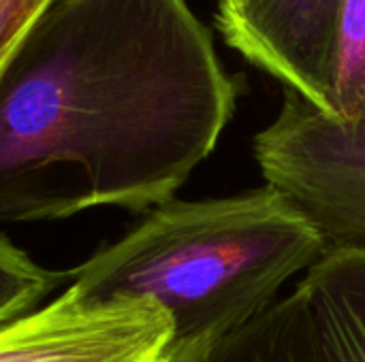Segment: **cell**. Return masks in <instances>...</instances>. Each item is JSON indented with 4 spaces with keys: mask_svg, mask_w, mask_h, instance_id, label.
Segmentation results:
<instances>
[{
    "mask_svg": "<svg viewBox=\"0 0 365 362\" xmlns=\"http://www.w3.org/2000/svg\"><path fill=\"white\" fill-rule=\"evenodd\" d=\"M244 87L186 0H51L0 77V224L175 198Z\"/></svg>",
    "mask_w": 365,
    "mask_h": 362,
    "instance_id": "cell-1",
    "label": "cell"
},
{
    "mask_svg": "<svg viewBox=\"0 0 365 362\" xmlns=\"http://www.w3.org/2000/svg\"><path fill=\"white\" fill-rule=\"evenodd\" d=\"M329 243L291 194L265 183L220 198H171L64 273L94 299L156 301L173 318L169 362H203L269 309Z\"/></svg>",
    "mask_w": 365,
    "mask_h": 362,
    "instance_id": "cell-2",
    "label": "cell"
},
{
    "mask_svg": "<svg viewBox=\"0 0 365 362\" xmlns=\"http://www.w3.org/2000/svg\"><path fill=\"white\" fill-rule=\"evenodd\" d=\"M252 156L265 183L291 194L331 243L365 245V134L284 90L276 117L252 139Z\"/></svg>",
    "mask_w": 365,
    "mask_h": 362,
    "instance_id": "cell-3",
    "label": "cell"
},
{
    "mask_svg": "<svg viewBox=\"0 0 365 362\" xmlns=\"http://www.w3.org/2000/svg\"><path fill=\"white\" fill-rule=\"evenodd\" d=\"M173 318L152 299H94L77 286L0 326V362H169Z\"/></svg>",
    "mask_w": 365,
    "mask_h": 362,
    "instance_id": "cell-4",
    "label": "cell"
},
{
    "mask_svg": "<svg viewBox=\"0 0 365 362\" xmlns=\"http://www.w3.org/2000/svg\"><path fill=\"white\" fill-rule=\"evenodd\" d=\"M250 329L274 362H365V245L329 243Z\"/></svg>",
    "mask_w": 365,
    "mask_h": 362,
    "instance_id": "cell-5",
    "label": "cell"
},
{
    "mask_svg": "<svg viewBox=\"0 0 365 362\" xmlns=\"http://www.w3.org/2000/svg\"><path fill=\"white\" fill-rule=\"evenodd\" d=\"M346 0H242L216 13L222 41L255 68L329 115L334 58Z\"/></svg>",
    "mask_w": 365,
    "mask_h": 362,
    "instance_id": "cell-6",
    "label": "cell"
},
{
    "mask_svg": "<svg viewBox=\"0 0 365 362\" xmlns=\"http://www.w3.org/2000/svg\"><path fill=\"white\" fill-rule=\"evenodd\" d=\"M325 117L365 134V0L344 2Z\"/></svg>",
    "mask_w": 365,
    "mask_h": 362,
    "instance_id": "cell-7",
    "label": "cell"
},
{
    "mask_svg": "<svg viewBox=\"0 0 365 362\" xmlns=\"http://www.w3.org/2000/svg\"><path fill=\"white\" fill-rule=\"evenodd\" d=\"M66 282V273L47 271L0 235V326L34 312L38 303Z\"/></svg>",
    "mask_w": 365,
    "mask_h": 362,
    "instance_id": "cell-8",
    "label": "cell"
},
{
    "mask_svg": "<svg viewBox=\"0 0 365 362\" xmlns=\"http://www.w3.org/2000/svg\"><path fill=\"white\" fill-rule=\"evenodd\" d=\"M51 0H0V77L32 21Z\"/></svg>",
    "mask_w": 365,
    "mask_h": 362,
    "instance_id": "cell-9",
    "label": "cell"
},
{
    "mask_svg": "<svg viewBox=\"0 0 365 362\" xmlns=\"http://www.w3.org/2000/svg\"><path fill=\"white\" fill-rule=\"evenodd\" d=\"M203 362H274L257 341L252 329L246 324L242 331L225 339Z\"/></svg>",
    "mask_w": 365,
    "mask_h": 362,
    "instance_id": "cell-10",
    "label": "cell"
},
{
    "mask_svg": "<svg viewBox=\"0 0 365 362\" xmlns=\"http://www.w3.org/2000/svg\"><path fill=\"white\" fill-rule=\"evenodd\" d=\"M218 2V11H225V9H231L235 4H240L242 0H216Z\"/></svg>",
    "mask_w": 365,
    "mask_h": 362,
    "instance_id": "cell-11",
    "label": "cell"
}]
</instances>
